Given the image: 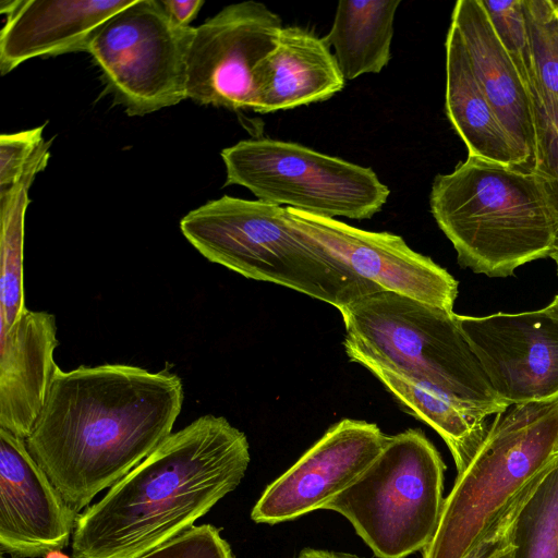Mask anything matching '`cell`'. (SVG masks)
I'll list each match as a JSON object with an SVG mask.
<instances>
[{"mask_svg": "<svg viewBox=\"0 0 558 558\" xmlns=\"http://www.w3.org/2000/svg\"><path fill=\"white\" fill-rule=\"evenodd\" d=\"M181 378L129 364L56 368L28 452L77 512L145 460L172 432Z\"/></svg>", "mask_w": 558, "mask_h": 558, "instance_id": "obj_1", "label": "cell"}, {"mask_svg": "<svg viewBox=\"0 0 558 558\" xmlns=\"http://www.w3.org/2000/svg\"><path fill=\"white\" fill-rule=\"evenodd\" d=\"M250 459L245 434L223 416L196 418L78 514L72 558H140L158 548L234 490Z\"/></svg>", "mask_w": 558, "mask_h": 558, "instance_id": "obj_2", "label": "cell"}, {"mask_svg": "<svg viewBox=\"0 0 558 558\" xmlns=\"http://www.w3.org/2000/svg\"><path fill=\"white\" fill-rule=\"evenodd\" d=\"M429 206L459 264L488 277L549 257L558 241L539 180L515 167L468 156L435 177Z\"/></svg>", "mask_w": 558, "mask_h": 558, "instance_id": "obj_3", "label": "cell"}, {"mask_svg": "<svg viewBox=\"0 0 558 558\" xmlns=\"http://www.w3.org/2000/svg\"><path fill=\"white\" fill-rule=\"evenodd\" d=\"M180 229L209 262L339 311L383 291L295 229L283 206L223 195L189 211Z\"/></svg>", "mask_w": 558, "mask_h": 558, "instance_id": "obj_4", "label": "cell"}, {"mask_svg": "<svg viewBox=\"0 0 558 558\" xmlns=\"http://www.w3.org/2000/svg\"><path fill=\"white\" fill-rule=\"evenodd\" d=\"M344 349L446 392L485 417L509 405L493 390L453 312L389 291L343 307Z\"/></svg>", "mask_w": 558, "mask_h": 558, "instance_id": "obj_5", "label": "cell"}, {"mask_svg": "<svg viewBox=\"0 0 558 558\" xmlns=\"http://www.w3.org/2000/svg\"><path fill=\"white\" fill-rule=\"evenodd\" d=\"M558 452V399L511 404L495 414L445 498L424 558H464Z\"/></svg>", "mask_w": 558, "mask_h": 558, "instance_id": "obj_6", "label": "cell"}, {"mask_svg": "<svg viewBox=\"0 0 558 558\" xmlns=\"http://www.w3.org/2000/svg\"><path fill=\"white\" fill-rule=\"evenodd\" d=\"M446 465L425 434L389 436L379 454L324 509L341 513L378 558H405L432 542L442 512Z\"/></svg>", "mask_w": 558, "mask_h": 558, "instance_id": "obj_7", "label": "cell"}, {"mask_svg": "<svg viewBox=\"0 0 558 558\" xmlns=\"http://www.w3.org/2000/svg\"><path fill=\"white\" fill-rule=\"evenodd\" d=\"M226 184L258 201L315 216L369 219L390 190L369 167L267 137L243 140L221 150Z\"/></svg>", "mask_w": 558, "mask_h": 558, "instance_id": "obj_8", "label": "cell"}, {"mask_svg": "<svg viewBox=\"0 0 558 558\" xmlns=\"http://www.w3.org/2000/svg\"><path fill=\"white\" fill-rule=\"evenodd\" d=\"M193 28L175 25L160 0H134L97 29L86 52L125 112L145 116L187 99Z\"/></svg>", "mask_w": 558, "mask_h": 558, "instance_id": "obj_9", "label": "cell"}, {"mask_svg": "<svg viewBox=\"0 0 558 558\" xmlns=\"http://www.w3.org/2000/svg\"><path fill=\"white\" fill-rule=\"evenodd\" d=\"M282 27L277 13L252 0L229 4L194 27L186 97L199 105L256 112L260 65Z\"/></svg>", "mask_w": 558, "mask_h": 558, "instance_id": "obj_10", "label": "cell"}, {"mask_svg": "<svg viewBox=\"0 0 558 558\" xmlns=\"http://www.w3.org/2000/svg\"><path fill=\"white\" fill-rule=\"evenodd\" d=\"M456 317L501 401L558 399V315L543 307Z\"/></svg>", "mask_w": 558, "mask_h": 558, "instance_id": "obj_11", "label": "cell"}, {"mask_svg": "<svg viewBox=\"0 0 558 558\" xmlns=\"http://www.w3.org/2000/svg\"><path fill=\"white\" fill-rule=\"evenodd\" d=\"M287 217L295 229L383 291L453 312L458 281L432 258L412 250L400 235L366 231L290 207Z\"/></svg>", "mask_w": 558, "mask_h": 558, "instance_id": "obj_12", "label": "cell"}, {"mask_svg": "<svg viewBox=\"0 0 558 558\" xmlns=\"http://www.w3.org/2000/svg\"><path fill=\"white\" fill-rule=\"evenodd\" d=\"M388 439L374 423L339 421L265 489L251 518L274 524L324 509L364 472Z\"/></svg>", "mask_w": 558, "mask_h": 558, "instance_id": "obj_13", "label": "cell"}, {"mask_svg": "<svg viewBox=\"0 0 558 558\" xmlns=\"http://www.w3.org/2000/svg\"><path fill=\"white\" fill-rule=\"evenodd\" d=\"M75 511L27 450L0 427V548L13 558L44 557L68 546Z\"/></svg>", "mask_w": 558, "mask_h": 558, "instance_id": "obj_14", "label": "cell"}, {"mask_svg": "<svg viewBox=\"0 0 558 558\" xmlns=\"http://www.w3.org/2000/svg\"><path fill=\"white\" fill-rule=\"evenodd\" d=\"M134 0H2V75L35 58L86 52L97 29Z\"/></svg>", "mask_w": 558, "mask_h": 558, "instance_id": "obj_15", "label": "cell"}, {"mask_svg": "<svg viewBox=\"0 0 558 558\" xmlns=\"http://www.w3.org/2000/svg\"><path fill=\"white\" fill-rule=\"evenodd\" d=\"M450 23L461 36L472 71L511 138L523 171L533 172L536 136L531 95L485 9L480 0H459Z\"/></svg>", "mask_w": 558, "mask_h": 558, "instance_id": "obj_16", "label": "cell"}, {"mask_svg": "<svg viewBox=\"0 0 558 558\" xmlns=\"http://www.w3.org/2000/svg\"><path fill=\"white\" fill-rule=\"evenodd\" d=\"M56 318L27 310L0 331V427L26 438L44 405L58 365Z\"/></svg>", "mask_w": 558, "mask_h": 558, "instance_id": "obj_17", "label": "cell"}, {"mask_svg": "<svg viewBox=\"0 0 558 558\" xmlns=\"http://www.w3.org/2000/svg\"><path fill=\"white\" fill-rule=\"evenodd\" d=\"M344 86L345 80L323 37L300 26H283L260 65L256 112L325 101Z\"/></svg>", "mask_w": 558, "mask_h": 558, "instance_id": "obj_18", "label": "cell"}, {"mask_svg": "<svg viewBox=\"0 0 558 558\" xmlns=\"http://www.w3.org/2000/svg\"><path fill=\"white\" fill-rule=\"evenodd\" d=\"M445 109L468 156L523 170L506 130L483 93L457 27L450 23L446 41Z\"/></svg>", "mask_w": 558, "mask_h": 558, "instance_id": "obj_19", "label": "cell"}, {"mask_svg": "<svg viewBox=\"0 0 558 558\" xmlns=\"http://www.w3.org/2000/svg\"><path fill=\"white\" fill-rule=\"evenodd\" d=\"M354 362L367 368L413 416L429 425L447 444L458 473L462 472L486 430V417L436 387L367 359Z\"/></svg>", "mask_w": 558, "mask_h": 558, "instance_id": "obj_20", "label": "cell"}, {"mask_svg": "<svg viewBox=\"0 0 558 558\" xmlns=\"http://www.w3.org/2000/svg\"><path fill=\"white\" fill-rule=\"evenodd\" d=\"M401 0H341L324 40L347 81L379 73L391 59L395 15Z\"/></svg>", "mask_w": 558, "mask_h": 558, "instance_id": "obj_21", "label": "cell"}, {"mask_svg": "<svg viewBox=\"0 0 558 558\" xmlns=\"http://www.w3.org/2000/svg\"><path fill=\"white\" fill-rule=\"evenodd\" d=\"M52 140L44 141L27 162L21 177L0 191L1 210V280L0 320L11 327L28 308L23 290L24 217L29 203L28 190L37 173L49 160Z\"/></svg>", "mask_w": 558, "mask_h": 558, "instance_id": "obj_22", "label": "cell"}, {"mask_svg": "<svg viewBox=\"0 0 558 558\" xmlns=\"http://www.w3.org/2000/svg\"><path fill=\"white\" fill-rule=\"evenodd\" d=\"M511 541L513 558H558V452L520 508Z\"/></svg>", "mask_w": 558, "mask_h": 558, "instance_id": "obj_23", "label": "cell"}, {"mask_svg": "<svg viewBox=\"0 0 558 558\" xmlns=\"http://www.w3.org/2000/svg\"><path fill=\"white\" fill-rule=\"evenodd\" d=\"M533 62L532 104L558 101V11L554 0H522Z\"/></svg>", "mask_w": 558, "mask_h": 558, "instance_id": "obj_24", "label": "cell"}, {"mask_svg": "<svg viewBox=\"0 0 558 558\" xmlns=\"http://www.w3.org/2000/svg\"><path fill=\"white\" fill-rule=\"evenodd\" d=\"M480 2L530 90L534 71L522 0H480Z\"/></svg>", "mask_w": 558, "mask_h": 558, "instance_id": "obj_25", "label": "cell"}, {"mask_svg": "<svg viewBox=\"0 0 558 558\" xmlns=\"http://www.w3.org/2000/svg\"><path fill=\"white\" fill-rule=\"evenodd\" d=\"M536 163L533 173L558 225V101L533 104Z\"/></svg>", "mask_w": 558, "mask_h": 558, "instance_id": "obj_26", "label": "cell"}, {"mask_svg": "<svg viewBox=\"0 0 558 558\" xmlns=\"http://www.w3.org/2000/svg\"><path fill=\"white\" fill-rule=\"evenodd\" d=\"M140 558H233L220 530L210 524L193 525Z\"/></svg>", "mask_w": 558, "mask_h": 558, "instance_id": "obj_27", "label": "cell"}, {"mask_svg": "<svg viewBox=\"0 0 558 558\" xmlns=\"http://www.w3.org/2000/svg\"><path fill=\"white\" fill-rule=\"evenodd\" d=\"M541 473L504 509L464 558H513L511 541L513 522Z\"/></svg>", "mask_w": 558, "mask_h": 558, "instance_id": "obj_28", "label": "cell"}, {"mask_svg": "<svg viewBox=\"0 0 558 558\" xmlns=\"http://www.w3.org/2000/svg\"><path fill=\"white\" fill-rule=\"evenodd\" d=\"M45 125L0 136V185L11 186L23 173L27 162L44 143Z\"/></svg>", "mask_w": 558, "mask_h": 558, "instance_id": "obj_29", "label": "cell"}, {"mask_svg": "<svg viewBox=\"0 0 558 558\" xmlns=\"http://www.w3.org/2000/svg\"><path fill=\"white\" fill-rule=\"evenodd\" d=\"M160 2L170 20L180 27H190V23L204 4L203 0H160Z\"/></svg>", "mask_w": 558, "mask_h": 558, "instance_id": "obj_30", "label": "cell"}, {"mask_svg": "<svg viewBox=\"0 0 558 558\" xmlns=\"http://www.w3.org/2000/svg\"><path fill=\"white\" fill-rule=\"evenodd\" d=\"M298 558H361L348 553H336L322 549L306 548L302 550Z\"/></svg>", "mask_w": 558, "mask_h": 558, "instance_id": "obj_31", "label": "cell"}, {"mask_svg": "<svg viewBox=\"0 0 558 558\" xmlns=\"http://www.w3.org/2000/svg\"><path fill=\"white\" fill-rule=\"evenodd\" d=\"M44 558H70V556L65 555L61 549H54L51 551H48Z\"/></svg>", "mask_w": 558, "mask_h": 558, "instance_id": "obj_32", "label": "cell"}, {"mask_svg": "<svg viewBox=\"0 0 558 558\" xmlns=\"http://www.w3.org/2000/svg\"><path fill=\"white\" fill-rule=\"evenodd\" d=\"M545 308L558 315V295H556L554 300L547 306H545Z\"/></svg>", "mask_w": 558, "mask_h": 558, "instance_id": "obj_33", "label": "cell"}, {"mask_svg": "<svg viewBox=\"0 0 558 558\" xmlns=\"http://www.w3.org/2000/svg\"><path fill=\"white\" fill-rule=\"evenodd\" d=\"M549 257H551L554 259V262L556 264V267H557V274H558V241H557V244L555 246V250L553 251V253L550 254Z\"/></svg>", "mask_w": 558, "mask_h": 558, "instance_id": "obj_34", "label": "cell"}, {"mask_svg": "<svg viewBox=\"0 0 558 558\" xmlns=\"http://www.w3.org/2000/svg\"><path fill=\"white\" fill-rule=\"evenodd\" d=\"M555 2V5L557 8V11H558V0L557 1H554Z\"/></svg>", "mask_w": 558, "mask_h": 558, "instance_id": "obj_35", "label": "cell"}]
</instances>
